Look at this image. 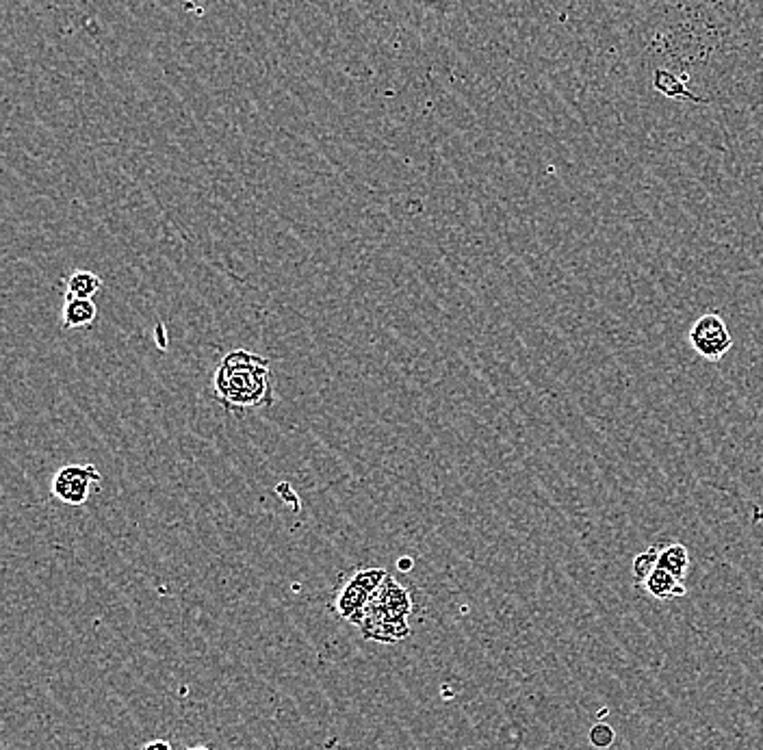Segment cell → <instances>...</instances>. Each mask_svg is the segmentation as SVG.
<instances>
[{"label":"cell","mask_w":763,"mask_h":750,"mask_svg":"<svg viewBox=\"0 0 763 750\" xmlns=\"http://www.w3.org/2000/svg\"><path fill=\"white\" fill-rule=\"evenodd\" d=\"M657 560H659V549L657 547H651L642 551L636 560H633V575H636V579L642 581L649 577V573L653 571V568L657 566Z\"/></svg>","instance_id":"11"},{"label":"cell","mask_w":763,"mask_h":750,"mask_svg":"<svg viewBox=\"0 0 763 750\" xmlns=\"http://www.w3.org/2000/svg\"><path fill=\"white\" fill-rule=\"evenodd\" d=\"M189 750H209V748H204V746H196V748H189Z\"/></svg>","instance_id":"15"},{"label":"cell","mask_w":763,"mask_h":750,"mask_svg":"<svg viewBox=\"0 0 763 750\" xmlns=\"http://www.w3.org/2000/svg\"><path fill=\"white\" fill-rule=\"evenodd\" d=\"M102 278L96 276L94 271L76 269L68 278L66 284V297H85V300H94V295L102 289Z\"/></svg>","instance_id":"10"},{"label":"cell","mask_w":763,"mask_h":750,"mask_svg":"<svg viewBox=\"0 0 763 750\" xmlns=\"http://www.w3.org/2000/svg\"><path fill=\"white\" fill-rule=\"evenodd\" d=\"M213 393L228 412L274 406L269 360L248 349H235L226 354L213 375Z\"/></svg>","instance_id":"1"},{"label":"cell","mask_w":763,"mask_h":750,"mask_svg":"<svg viewBox=\"0 0 763 750\" xmlns=\"http://www.w3.org/2000/svg\"><path fill=\"white\" fill-rule=\"evenodd\" d=\"M399 568H402V571H410V568H412V560H408V558H404V560H399Z\"/></svg>","instance_id":"14"},{"label":"cell","mask_w":763,"mask_h":750,"mask_svg":"<svg viewBox=\"0 0 763 750\" xmlns=\"http://www.w3.org/2000/svg\"><path fill=\"white\" fill-rule=\"evenodd\" d=\"M100 482L102 475L94 464H66L53 475L50 493L66 506H83L92 497V486H98Z\"/></svg>","instance_id":"2"},{"label":"cell","mask_w":763,"mask_h":750,"mask_svg":"<svg viewBox=\"0 0 763 750\" xmlns=\"http://www.w3.org/2000/svg\"><path fill=\"white\" fill-rule=\"evenodd\" d=\"M371 590L367 586H362L360 581L352 575L347 579V584L341 588L339 597L334 601V610L341 618H345L347 623L360 625L362 618H365L367 605L371 599Z\"/></svg>","instance_id":"5"},{"label":"cell","mask_w":763,"mask_h":750,"mask_svg":"<svg viewBox=\"0 0 763 750\" xmlns=\"http://www.w3.org/2000/svg\"><path fill=\"white\" fill-rule=\"evenodd\" d=\"M690 345L705 360H720L733 345V336L720 315H703L690 330Z\"/></svg>","instance_id":"3"},{"label":"cell","mask_w":763,"mask_h":750,"mask_svg":"<svg viewBox=\"0 0 763 750\" xmlns=\"http://www.w3.org/2000/svg\"><path fill=\"white\" fill-rule=\"evenodd\" d=\"M358 627L367 640L382 642V644H395L410 636L408 623H395V620H386L378 616H365Z\"/></svg>","instance_id":"6"},{"label":"cell","mask_w":763,"mask_h":750,"mask_svg":"<svg viewBox=\"0 0 763 750\" xmlns=\"http://www.w3.org/2000/svg\"><path fill=\"white\" fill-rule=\"evenodd\" d=\"M141 750H174V746L167 740H150L144 744V748Z\"/></svg>","instance_id":"13"},{"label":"cell","mask_w":763,"mask_h":750,"mask_svg":"<svg viewBox=\"0 0 763 750\" xmlns=\"http://www.w3.org/2000/svg\"><path fill=\"white\" fill-rule=\"evenodd\" d=\"M98 317V308L94 300H85V297H66L61 313V326L63 330L74 328H87L92 326Z\"/></svg>","instance_id":"8"},{"label":"cell","mask_w":763,"mask_h":750,"mask_svg":"<svg viewBox=\"0 0 763 750\" xmlns=\"http://www.w3.org/2000/svg\"><path fill=\"white\" fill-rule=\"evenodd\" d=\"M657 566H662L664 571L672 573L679 579H685L690 571V551L681 542H670V545L659 549Z\"/></svg>","instance_id":"9"},{"label":"cell","mask_w":763,"mask_h":750,"mask_svg":"<svg viewBox=\"0 0 763 750\" xmlns=\"http://www.w3.org/2000/svg\"><path fill=\"white\" fill-rule=\"evenodd\" d=\"M590 744L594 748H610L616 740V731L610 727V724L605 722H597L594 727L590 729Z\"/></svg>","instance_id":"12"},{"label":"cell","mask_w":763,"mask_h":750,"mask_svg":"<svg viewBox=\"0 0 763 750\" xmlns=\"http://www.w3.org/2000/svg\"><path fill=\"white\" fill-rule=\"evenodd\" d=\"M412 612H415V603H412L410 592L404 586H399L389 575L378 590H373L365 616H378L386 620H395V623H408Z\"/></svg>","instance_id":"4"},{"label":"cell","mask_w":763,"mask_h":750,"mask_svg":"<svg viewBox=\"0 0 763 750\" xmlns=\"http://www.w3.org/2000/svg\"><path fill=\"white\" fill-rule=\"evenodd\" d=\"M642 588L651 594V597L659 599V601H670V599H681L685 594V586H683V579L675 577L672 573L664 571L662 566H655L653 571L649 573V577H646L642 581Z\"/></svg>","instance_id":"7"}]
</instances>
